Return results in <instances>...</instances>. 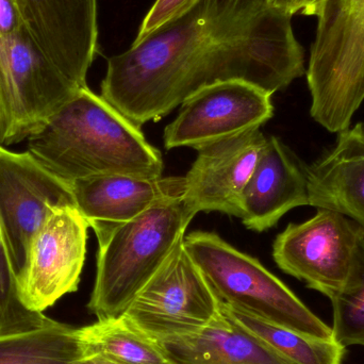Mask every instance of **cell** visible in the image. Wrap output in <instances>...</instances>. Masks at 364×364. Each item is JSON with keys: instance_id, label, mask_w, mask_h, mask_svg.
<instances>
[{"instance_id": "6da1fadb", "label": "cell", "mask_w": 364, "mask_h": 364, "mask_svg": "<svg viewBox=\"0 0 364 364\" xmlns=\"http://www.w3.org/2000/svg\"><path fill=\"white\" fill-rule=\"evenodd\" d=\"M292 17L264 0H200L188 14L109 58L102 96L138 126L229 80L269 93L306 74Z\"/></svg>"}, {"instance_id": "7a4b0ae2", "label": "cell", "mask_w": 364, "mask_h": 364, "mask_svg": "<svg viewBox=\"0 0 364 364\" xmlns=\"http://www.w3.org/2000/svg\"><path fill=\"white\" fill-rule=\"evenodd\" d=\"M28 140V151L62 181L98 175L159 178L164 159L132 123L89 87L79 90Z\"/></svg>"}, {"instance_id": "3957f363", "label": "cell", "mask_w": 364, "mask_h": 364, "mask_svg": "<svg viewBox=\"0 0 364 364\" xmlns=\"http://www.w3.org/2000/svg\"><path fill=\"white\" fill-rule=\"evenodd\" d=\"M194 216L181 198L156 205L117 228L100 246L90 311L97 318L123 316L184 239Z\"/></svg>"}, {"instance_id": "277c9868", "label": "cell", "mask_w": 364, "mask_h": 364, "mask_svg": "<svg viewBox=\"0 0 364 364\" xmlns=\"http://www.w3.org/2000/svg\"><path fill=\"white\" fill-rule=\"evenodd\" d=\"M183 243L220 303L310 337L333 340L331 327L254 257L207 231L186 235Z\"/></svg>"}, {"instance_id": "5b68a950", "label": "cell", "mask_w": 364, "mask_h": 364, "mask_svg": "<svg viewBox=\"0 0 364 364\" xmlns=\"http://www.w3.org/2000/svg\"><path fill=\"white\" fill-rule=\"evenodd\" d=\"M306 76L310 114L335 134L364 102V0H323Z\"/></svg>"}, {"instance_id": "8992f818", "label": "cell", "mask_w": 364, "mask_h": 364, "mask_svg": "<svg viewBox=\"0 0 364 364\" xmlns=\"http://www.w3.org/2000/svg\"><path fill=\"white\" fill-rule=\"evenodd\" d=\"M80 87L68 80L25 25L0 31V145L27 140Z\"/></svg>"}, {"instance_id": "52a82bcc", "label": "cell", "mask_w": 364, "mask_h": 364, "mask_svg": "<svg viewBox=\"0 0 364 364\" xmlns=\"http://www.w3.org/2000/svg\"><path fill=\"white\" fill-rule=\"evenodd\" d=\"M181 240L141 289L124 318L155 342L195 335L220 314V301Z\"/></svg>"}, {"instance_id": "ba28073f", "label": "cell", "mask_w": 364, "mask_h": 364, "mask_svg": "<svg viewBox=\"0 0 364 364\" xmlns=\"http://www.w3.org/2000/svg\"><path fill=\"white\" fill-rule=\"evenodd\" d=\"M364 229L348 216L318 208L314 218L290 224L273 244L282 271L333 299L346 284Z\"/></svg>"}, {"instance_id": "9c48e42d", "label": "cell", "mask_w": 364, "mask_h": 364, "mask_svg": "<svg viewBox=\"0 0 364 364\" xmlns=\"http://www.w3.org/2000/svg\"><path fill=\"white\" fill-rule=\"evenodd\" d=\"M89 228L75 205L53 209L30 241L25 264L16 276L17 294L26 309L43 314L78 290Z\"/></svg>"}, {"instance_id": "30bf717a", "label": "cell", "mask_w": 364, "mask_h": 364, "mask_svg": "<svg viewBox=\"0 0 364 364\" xmlns=\"http://www.w3.org/2000/svg\"><path fill=\"white\" fill-rule=\"evenodd\" d=\"M75 205L72 186L29 151L0 145V229L15 275L25 264L30 241L53 209Z\"/></svg>"}, {"instance_id": "8fae6325", "label": "cell", "mask_w": 364, "mask_h": 364, "mask_svg": "<svg viewBox=\"0 0 364 364\" xmlns=\"http://www.w3.org/2000/svg\"><path fill=\"white\" fill-rule=\"evenodd\" d=\"M273 94L243 80L213 83L188 97L164 130L166 149L192 147L257 129L274 115Z\"/></svg>"}, {"instance_id": "7c38bea8", "label": "cell", "mask_w": 364, "mask_h": 364, "mask_svg": "<svg viewBox=\"0 0 364 364\" xmlns=\"http://www.w3.org/2000/svg\"><path fill=\"white\" fill-rule=\"evenodd\" d=\"M21 21L46 57L77 87L98 51L97 0H14Z\"/></svg>"}, {"instance_id": "4fadbf2b", "label": "cell", "mask_w": 364, "mask_h": 364, "mask_svg": "<svg viewBox=\"0 0 364 364\" xmlns=\"http://www.w3.org/2000/svg\"><path fill=\"white\" fill-rule=\"evenodd\" d=\"M267 140L257 128L197 149L184 176V205L195 215L218 211L240 218L242 194Z\"/></svg>"}, {"instance_id": "5bb4252c", "label": "cell", "mask_w": 364, "mask_h": 364, "mask_svg": "<svg viewBox=\"0 0 364 364\" xmlns=\"http://www.w3.org/2000/svg\"><path fill=\"white\" fill-rule=\"evenodd\" d=\"M70 186L77 209L102 246L126 223L156 205L181 199L186 181L179 176L98 175L74 181Z\"/></svg>"}, {"instance_id": "9a60e30c", "label": "cell", "mask_w": 364, "mask_h": 364, "mask_svg": "<svg viewBox=\"0 0 364 364\" xmlns=\"http://www.w3.org/2000/svg\"><path fill=\"white\" fill-rule=\"evenodd\" d=\"M301 205H309L308 166L279 139L269 136L242 194L239 218L250 230L263 232Z\"/></svg>"}, {"instance_id": "2e32d148", "label": "cell", "mask_w": 364, "mask_h": 364, "mask_svg": "<svg viewBox=\"0 0 364 364\" xmlns=\"http://www.w3.org/2000/svg\"><path fill=\"white\" fill-rule=\"evenodd\" d=\"M309 205L333 210L364 229V123L338 134L333 149L308 166Z\"/></svg>"}, {"instance_id": "e0dca14e", "label": "cell", "mask_w": 364, "mask_h": 364, "mask_svg": "<svg viewBox=\"0 0 364 364\" xmlns=\"http://www.w3.org/2000/svg\"><path fill=\"white\" fill-rule=\"evenodd\" d=\"M157 343L171 364H293L222 309L199 333Z\"/></svg>"}, {"instance_id": "ac0fdd59", "label": "cell", "mask_w": 364, "mask_h": 364, "mask_svg": "<svg viewBox=\"0 0 364 364\" xmlns=\"http://www.w3.org/2000/svg\"><path fill=\"white\" fill-rule=\"evenodd\" d=\"M83 357L78 328L49 318L30 328L0 333V364H70Z\"/></svg>"}, {"instance_id": "d6986e66", "label": "cell", "mask_w": 364, "mask_h": 364, "mask_svg": "<svg viewBox=\"0 0 364 364\" xmlns=\"http://www.w3.org/2000/svg\"><path fill=\"white\" fill-rule=\"evenodd\" d=\"M78 331L85 357H100L114 364H171L157 342L124 316L98 318Z\"/></svg>"}, {"instance_id": "ffe728a7", "label": "cell", "mask_w": 364, "mask_h": 364, "mask_svg": "<svg viewBox=\"0 0 364 364\" xmlns=\"http://www.w3.org/2000/svg\"><path fill=\"white\" fill-rule=\"evenodd\" d=\"M220 309L246 331L293 364H342L346 348L252 316L220 303Z\"/></svg>"}, {"instance_id": "44dd1931", "label": "cell", "mask_w": 364, "mask_h": 364, "mask_svg": "<svg viewBox=\"0 0 364 364\" xmlns=\"http://www.w3.org/2000/svg\"><path fill=\"white\" fill-rule=\"evenodd\" d=\"M333 340L346 348L364 346V240L361 241L343 288L331 299Z\"/></svg>"}, {"instance_id": "7402d4cb", "label": "cell", "mask_w": 364, "mask_h": 364, "mask_svg": "<svg viewBox=\"0 0 364 364\" xmlns=\"http://www.w3.org/2000/svg\"><path fill=\"white\" fill-rule=\"evenodd\" d=\"M43 314L23 307L17 294L16 275L0 229V333L23 331L46 320Z\"/></svg>"}, {"instance_id": "603a6c76", "label": "cell", "mask_w": 364, "mask_h": 364, "mask_svg": "<svg viewBox=\"0 0 364 364\" xmlns=\"http://www.w3.org/2000/svg\"><path fill=\"white\" fill-rule=\"evenodd\" d=\"M200 0H156L141 23L134 42H140L193 10Z\"/></svg>"}, {"instance_id": "cb8c5ba5", "label": "cell", "mask_w": 364, "mask_h": 364, "mask_svg": "<svg viewBox=\"0 0 364 364\" xmlns=\"http://www.w3.org/2000/svg\"><path fill=\"white\" fill-rule=\"evenodd\" d=\"M323 0H264L272 10L292 17L296 13L316 16Z\"/></svg>"}, {"instance_id": "d4e9b609", "label": "cell", "mask_w": 364, "mask_h": 364, "mask_svg": "<svg viewBox=\"0 0 364 364\" xmlns=\"http://www.w3.org/2000/svg\"><path fill=\"white\" fill-rule=\"evenodd\" d=\"M70 364H114L110 363V361L105 360V359L100 358V357L90 356L83 357V358L79 359V360L75 361V363Z\"/></svg>"}]
</instances>
